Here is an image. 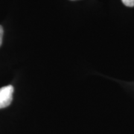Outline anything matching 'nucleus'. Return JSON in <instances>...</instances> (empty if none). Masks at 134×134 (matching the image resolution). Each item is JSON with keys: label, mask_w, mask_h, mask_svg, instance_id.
<instances>
[{"label": "nucleus", "mask_w": 134, "mask_h": 134, "mask_svg": "<svg viewBox=\"0 0 134 134\" xmlns=\"http://www.w3.org/2000/svg\"><path fill=\"white\" fill-rule=\"evenodd\" d=\"M3 34H4V31H3V28L2 25H0V46H2V39H3Z\"/></svg>", "instance_id": "nucleus-3"}, {"label": "nucleus", "mask_w": 134, "mask_h": 134, "mask_svg": "<svg viewBox=\"0 0 134 134\" xmlns=\"http://www.w3.org/2000/svg\"><path fill=\"white\" fill-rule=\"evenodd\" d=\"M123 4L127 7H133L134 0H121Z\"/></svg>", "instance_id": "nucleus-2"}, {"label": "nucleus", "mask_w": 134, "mask_h": 134, "mask_svg": "<svg viewBox=\"0 0 134 134\" xmlns=\"http://www.w3.org/2000/svg\"><path fill=\"white\" fill-rule=\"evenodd\" d=\"M14 90L11 85L0 88V109L5 108L11 104Z\"/></svg>", "instance_id": "nucleus-1"}]
</instances>
